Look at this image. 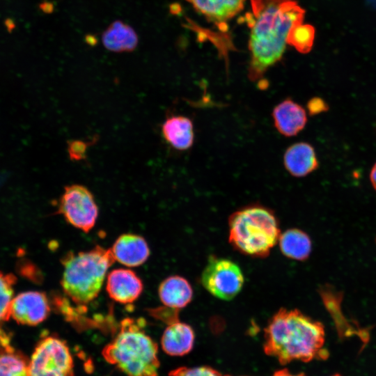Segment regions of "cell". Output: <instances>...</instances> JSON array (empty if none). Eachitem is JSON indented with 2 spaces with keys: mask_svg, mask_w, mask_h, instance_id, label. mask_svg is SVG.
<instances>
[{
  "mask_svg": "<svg viewBox=\"0 0 376 376\" xmlns=\"http://www.w3.org/2000/svg\"><path fill=\"white\" fill-rule=\"evenodd\" d=\"M247 13L250 27L248 78L263 79L267 70L279 62L291 31L302 24L305 11L294 0H251Z\"/></svg>",
  "mask_w": 376,
  "mask_h": 376,
  "instance_id": "cell-1",
  "label": "cell"
},
{
  "mask_svg": "<svg viewBox=\"0 0 376 376\" xmlns=\"http://www.w3.org/2000/svg\"><path fill=\"white\" fill-rule=\"evenodd\" d=\"M323 324L298 309L280 308L265 329V353L281 365L294 360L304 362L324 359L328 352Z\"/></svg>",
  "mask_w": 376,
  "mask_h": 376,
  "instance_id": "cell-2",
  "label": "cell"
},
{
  "mask_svg": "<svg viewBox=\"0 0 376 376\" xmlns=\"http://www.w3.org/2000/svg\"><path fill=\"white\" fill-rule=\"evenodd\" d=\"M132 319H125L119 332L107 345L102 355L126 376H157V345Z\"/></svg>",
  "mask_w": 376,
  "mask_h": 376,
  "instance_id": "cell-3",
  "label": "cell"
},
{
  "mask_svg": "<svg viewBox=\"0 0 376 376\" xmlns=\"http://www.w3.org/2000/svg\"><path fill=\"white\" fill-rule=\"evenodd\" d=\"M230 244L243 254L268 256L279 242L280 229L274 212L260 204H251L234 212L228 220Z\"/></svg>",
  "mask_w": 376,
  "mask_h": 376,
  "instance_id": "cell-4",
  "label": "cell"
},
{
  "mask_svg": "<svg viewBox=\"0 0 376 376\" xmlns=\"http://www.w3.org/2000/svg\"><path fill=\"white\" fill-rule=\"evenodd\" d=\"M114 261L111 249L98 245L88 251L68 253L62 261L61 285L65 293L77 304H88L98 295Z\"/></svg>",
  "mask_w": 376,
  "mask_h": 376,
  "instance_id": "cell-5",
  "label": "cell"
},
{
  "mask_svg": "<svg viewBox=\"0 0 376 376\" xmlns=\"http://www.w3.org/2000/svg\"><path fill=\"white\" fill-rule=\"evenodd\" d=\"M29 376H74V362L68 345L55 336L39 340L29 361Z\"/></svg>",
  "mask_w": 376,
  "mask_h": 376,
  "instance_id": "cell-6",
  "label": "cell"
},
{
  "mask_svg": "<svg viewBox=\"0 0 376 376\" xmlns=\"http://www.w3.org/2000/svg\"><path fill=\"white\" fill-rule=\"evenodd\" d=\"M203 286L214 297L223 300L233 299L242 290L244 278L233 261L211 256L201 278Z\"/></svg>",
  "mask_w": 376,
  "mask_h": 376,
  "instance_id": "cell-7",
  "label": "cell"
},
{
  "mask_svg": "<svg viewBox=\"0 0 376 376\" xmlns=\"http://www.w3.org/2000/svg\"><path fill=\"white\" fill-rule=\"evenodd\" d=\"M58 212L68 223L85 233L93 228L98 216L93 194L85 186L77 184L65 187Z\"/></svg>",
  "mask_w": 376,
  "mask_h": 376,
  "instance_id": "cell-8",
  "label": "cell"
},
{
  "mask_svg": "<svg viewBox=\"0 0 376 376\" xmlns=\"http://www.w3.org/2000/svg\"><path fill=\"white\" fill-rule=\"evenodd\" d=\"M50 313V306L45 293L26 291L13 300L11 316L19 324L36 326L43 322Z\"/></svg>",
  "mask_w": 376,
  "mask_h": 376,
  "instance_id": "cell-9",
  "label": "cell"
},
{
  "mask_svg": "<svg viewBox=\"0 0 376 376\" xmlns=\"http://www.w3.org/2000/svg\"><path fill=\"white\" fill-rule=\"evenodd\" d=\"M106 290L109 297L120 304H131L143 291V283L134 272L127 269H116L109 272Z\"/></svg>",
  "mask_w": 376,
  "mask_h": 376,
  "instance_id": "cell-10",
  "label": "cell"
},
{
  "mask_svg": "<svg viewBox=\"0 0 376 376\" xmlns=\"http://www.w3.org/2000/svg\"><path fill=\"white\" fill-rule=\"evenodd\" d=\"M272 116L276 130L281 134L288 137L299 134L307 123L305 109L288 97L274 107Z\"/></svg>",
  "mask_w": 376,
  "mask_h": 376,
  "instance_id": "cell-11",
  "label": "cell"
},
{
  "mask_svg": "<svg viewBox=\"0 0 376 376\" xmlns=\"http://www.w3.org/2000/svg\"><path fill=\"white\" fill-rule=\"evenodd\" d=\"M111 251L116 261L130 267L142 265L150 255V249L144 238L130 233L118 237Z\"/></svg>",
  "mask_w": 376,
  "mask_h": 376,
  "instance_id": "cell-12",
  "label": "cell"
},
{
  "mask_svg": "<svg viewBox=\"0 0 376 376\" xmlns=\"http://www.w3.org/2000/svg\"><path fill=\"white\" fill-rule=\"evenodd\" d=\"M286 171L295 178L305 177L319 166L313 147L306 142H297L290 146L283 155Z\"/></svg>",
  "mask_w": 376,
  "mask_h": 376,
  "instance_id": "cell-13",
  "label": "cell"
},
{
  "mask_svg": "<svg viewBox=\"0 0 376 376\" xmlns=\"http://www.w3.org/2000/svg\"><path fill=\"white\" fill-rule=\"evenodd\" d=\"M164 139L177 150H187L194 144V130L192 120L182 115H171L161 126Z\"/></svg>",
  "mask_w": 376,
  "mask_h": 376,
  "instance_id": "cell-14",
  "label": "cell"
},
{
  "mask_svg": "<svg viewBox=\"0 0 376 376\" xmlns=\"http://www.w3.org/2000/svg\"><path fill=\"white\" fill-rule=\"evenodd\" d=\"M208 21L216 25H224L239 14L246 0H186Z\"/></svg>",
  "mask_w": 376,
  "mask_h": 376,
  "instance_id": "cell-15",
  "label": "cell"
},
{
  "mask_svg": "<svg viewBox=\"0 0 376 376\" xmlns=\"http://www.w3.org/2000/svg\"><path fill=\"white\" fill-rule=\"evenodd\" d=\"M194 338L193 329L177 320L169 323L164 330L161 340L162 347L171 356H182L192 350Z\"/></svg>",
  "mask_w": 376,
  "mask_h": 376,
  "instance_id": "cell-16",
  "label": "cell"
},
{
  "mask_svg": "<svg viewBox=\"0 0 376 376\" xmlns=\"http://www.w3.org/2000/svg\"><path fill=\"white\" fill-rule=\"evenodd\" d=\"M159 297L164 306L178 310L187 306L191 302L193 289L184 277L171 276L160 283Z\"/></svg>",
  "mask_w": 376,
  "mask_h": 376,
  "instance_id": "cell-17",
  "label": "cell"
},
{
  "mask_svg": "<svg viewBox=\"0 0 376 376\" xmlns=\"http://www.w3.org/2000/svg\"><path fill=\"white\" fill-rule=\"evenodd\" d=\"M29 360L10 345L8 333L0 329V376H29Z\"/></svg>",
  "mask_w": 376,
  "mask_h": 376,
  "instance_id": "cell-18",
  "label": "cell"
},
{
  "mask_svg": "<svg viewBox=\"0 0 376 376\" xmlns=\"http://www.w3.org/2000/svg\"><path fill=\"white\" fill-rule=\"evenodd\" d=\"M102 40L104 47L109 51L131 52L138 44V36L130 26L121 21H116L104 31Z\"/></svg>",
  "mask_w": 376,
  "mask_h": 376,
  "instance_id": "cell-19",
  "label": "cell"
},
{
  "mask_svg": "<svg viewBox=\"0 0 376 376\" xmlns=\"http://www.w3.org/2000/svg\"><path fill=\"white\" fill-rule=\"evenodd\" d=\"M278 242L282 253L296 260H306L312 249L309 236L297 228H290L283 232L280 235Z\"/></svg>",
  "mask_w": 376,
  "mask_h": 376,
  "instance_id": "cell-20",
  "label": "cell"
},
{
  "mask_svg": "<svg viewBox=\"0 0 376 376\" xmlns=\"http://www.w3.org/2000/svg\"><path fill=\"white\" fill-rule=\"evenodd\" d=\"M16 281L14 274L0 272V324L8 321L11 316L13 286Z\"/></svg>",
  "mask_w": 376,
  "mask_h": 376,
  "instance_id": "cell-21",
  "label": "cell"
},
{
  "mask_svg": "<svg viewBox=\"0 0 376 376\" xmlns=\"http://www.w3.org/2000/svg\"><path fill=\"white\" fill-rule=\"evenodd\" d=\"M315 38V29L309 24H299L290 32L288 39V44L295 49L306 54L311 51Z\"/></svg>",
  "mask_w": 376,
  "mask_h": 376,
  "instance_id": "cell-22",
  "label": "cell"
},
{
  "mask_svg": "<svg viewBox=\"0 0 376 376\" xmlns=\"http://www.w3.org/2000/svg\"><path fill=\"white\" fill-rule=\"evenodd\" d=\"M169 376H228L207 366L180 367L169 373Z\"/></svg>",
  "mask_w": 376,
  "mask_h": 376,
  "instance_id": "cell-23",
  "label": "cell"
},
{
  "mask_svg": "<svg viewBox=\"0 0 376 376\" xmlns=\"http://www.w3.org/2000/svg\"><path fill=\"white\" fill-rule=\"evenodd\" d=\"M92 143L77 139L68 141L67 150L70 159L76 162L86 159L87 150Z\"/></svg>",
  "mask_w": 376,
  "mask_h": 376,
  "instance_id": "cell-24",
  "label": "cell"
},
{
  "mask_svg": "<svg viewBox=\"0 0 376 376\" xmlns=\"http://www.w3.org/2000/svg\"><path fill=\"white\" fill-rule=\"evenodd\" d=\"M307 108L311 115H316L328 109L327 103L320 97H313L307 103Z\"/></svg>",
  "mask_w": 376,
  "mask_h": 376,
  "instance_id": "cell-25",
  "label": "cell"
},
{
  "mask_svg": "<svg viewBox=\"0 0 376 376\" xmlns=\"http://www.w3.org/2000/svg\"><path fill=\"white\" fill-rule=\"evenodd\" d=\"M272 376H306L304 373L293 375L287 369L279 370L274 373Z\"/></svg>",
  "mask_w": 376,
  "mask_h": 376,
  "instance_id": "cell-26",
  "label": "cell"
},
{
  "mask_svg": "<svg viewBox=\"0 0 376 376\" xmlns=\"http://www.w3.org/2000/svg\"><path fill=\"white\" fill-rule=\"evenodd\" d=\"M370 179L373 187L376 190V163L374 164L370 171Z\"/></svg>",
  "mask_w": 376,
  "mask_h": 376,
  "instance_id": "cell-27",
  "label": "cell"
},
{
  "mask_svg": "<svg viewBox=\"0 0 376 376\" xmlns=\"http://www.w3.org/2000/svg\"><path fill=\"white\" fill-rule=\"evenodd\" d=\"M333 376H340V375H338V374H336V375H333Z\"/></svg>",
  "mask_w": 376,
  "mask_h": 376,
  "instance_id": "cell-28",
  "label": "cell"
},
{
  "mask_svg": "<svg viewBox=\"0 0 376 376\" xmlns=\"http://www.w3.org/2000/svg\"><path fill=\"white\" fill-rule=\"evenodd\" d=\"M228 376H230V375H228Z\"/></svg>",
  "mask_w": 376,
  "mask_h": 376,
  "instance_id": "cell-29",
  "label": "cell"
}]
</instances>
